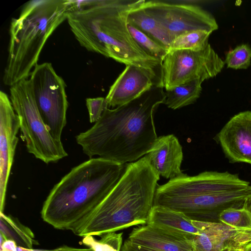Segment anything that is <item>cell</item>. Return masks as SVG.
<instances>
[{"mask_svg": "<svg viewBox=\"0 0 251 251\" xmlns=\"http://www.w3.org/2000/svg\"><path fill=\"white\" fill-rule=\"evenodd\" d=\"M193 237L147 224L133 228L127 239L157 251H195Z\"/></svg>", "mask_w": 251, "mask_h": 251, "instance_id": "cell-15", "label": "cell"}, {"mask_svg": "<svg viewBox=\"0 0 251 251\" xmlns=\"http://www.w3.org/2000/svg\"><path fill=\"white\" fill-rule=\"evenodd\" d=\"M126 167L99 157L74 167L50 190L42 218L55 228L75 234L117 184Z\"/></svg>", "mask_w": 251, "mask_h": 251, "instance_id": "cell-3", "label": "cell"}, {"mask_svg": "<svg viewBox=\"0 0 251 251\" xmlns=\"http://www.w3.org/2000/svg\"><path fill=\"white\" fill-rule=\"evenodd\" d=\"M200 230L192 240L195 251L243 250L251 243V230L215 222L192 220Z\"/></svg>", "mask_w": 251, "mask_h": 251, "instance_id": "cell-11", "label": "cell"}, {"mask_svg": "<svg viewBox=\"0 0 251 251\" xmlns=\"http://www.w3.org/2000/svg\"><path fill=\"white\" fill-rule=\"evenodd\" d=\"M211 33L207 31L196 30L182 34L173 40L169 51L179 50H202L209 44L208 41Z\"/></svg>", "mask_w": 251, "mask_h": 251, "instance_id": "cell-22", "label": "cell"}, {"mask_svg": "<svg viewBox=\"0 0 251 251\" xmlns=\"http://www.w3.org/2000/svg\"><path fill=\"white\" fill-rule=\"evenodd\" d=\"M165 97L163 88L154 86L127 103L106 108L93 126L75 136L76 143L90 158L98 155L121 164L139 160L158 138L153 114Z\"/></svg>", "mask_w": 251, "mask_h": 251, "instance_id": "cell-2", "label": "cell"}, {"mask_svg": "<svg viewBox=\"0 0 251 251\" xmlns=\"http://www.w3.org/2000/svg\"><path fill=\"white\" fill-rule=\"evenodd\" d=\"M29 79L45 124L52 137L61 141L67 123L68 107L64 80L56 74L52 64L48 62L36 65Z\"/></svg>", "mask_w": 251, "mask_h": 251, "instance_id": "cell-8", "label": "cell"}, {"mask_svg": "<svg viewBox=\"0 0 251 251\" xmlns=\"http://www.w3.org/2000/svg\"><path fill=\"white\" fill-rule=\"evenodd\" d=\"M86 103L91 123L97 122L108 106L105 98L102 97L87 98Z\"/></svg>", "mask_w": 251, "mask_h": 251, "instance_id": "cell-26", "label": "cell"}, {"mask_svg": "<svg viewBox=\"0 0 251 251\" xmlns=\"http://www.w3.org/2000/svg\"><path fill=\"white\" fill-rule=\"evenodd\" d=\"M121 251H157L137 244L132 243L127 239L122 245Z\"/></svg>", "mask_w": 251, "mask_h": 251, "instance_id": "cell-27", "label": "cell"}, {"mask_svg": "<svg viewBox=\"0 0 251 251\" xmlns=\"http://www.w3.org/2000/svg\"><path fill=\"white\" fill-rule=\"evenodd\" d=\"M144 0H73L67 20L80 46L147 72L154 86L164 88L162 62L147 54L127 28L129 12Z\"/></svg>", "mask_w": 251, "mask_h": 251, "instance_id": "cell-1", "label": "cell"}, {"mask_svg": "<svg viewBox=\"0 0 251 251\" xmlns=\"http://www.w3.org/2000/svg\"><path fill=\"white\" fill-rule=\"evenodd\" d=\"M73 0H34L11 20L8 55L3 81L10 87L28 78L49 37L67 20Z\"/></svg>", "mask_w": 251, "mask_h": 251, "instance_id": "cell-6", "label": "cell"}, {"mask_svg": "<svg viewBox=\"0 0 251 251\" xmlns=\"http://www.w3.org/2000/svg\"><path fill=\"white\" fill-rule=\"evenodd\" d=\"M143 2L129 12L127 18V24L133 25L169 51L172 43L169 35L161 25L143 8Z\"/></svg>", "mask_w": 251, "mask_h": 251, "instance_id": "cell-18", "label": "cell"}, {"mask_svg": "<svg viewBox=\"0 0 251 251\" xmlns=\"http://www.w3.org/2000/svg\"><path fill=\"white\" fill-rule=\"evenodd\" d=\"M147 224L191 237L200 233L199 229L185 214L160 205H153Z\"/></svg>", "mask_w": 251, "mask_h": 251, "instance_id": "cell-17", "label": "cell"}, {"mask_svg": "<svg viewBox=\"0 0 251 251\" xmlns=\"http://www.w3.org/2000/svg\"><path fill=\"white\" fill-rule=\"evenodd\" d=\"M159 179L145 156L126 164L117 184L75 234L101 236L147 224Z\"/></svg>", "mask_w": 251, "mask_h": 251, "instance_id": "cell-5", "label": "cell"}, {"mask_svg": "<svg viewBox=\"0 0 251 251\" xmlns=\"http://www.w3.org/2000/svg\"><path fill=\"white\" fill-rule=\"evenodd\" d=\"M123 233L111 232L104 234L99 240L93 236L83 237L82 243L93 251H121L123 244Z\"/></svg>", "mask_w": 251, "mask_h": 251, "instance_id": "cell-24", "label": "cell"}, {"mask_svg": "<svg viewBox=\"0 0 251 251\" xmlns=\"http://www.w3.org/2000/svg\"><path fill=\"white\" fill-rule=\"evenodd\" d=\"M154 86L147 72L135 66L126 65L110 87L105 99L108 106L118 107L134 100Z\"/></svg>", "mask_w": 251, "mask_h": 251, "instance_id": "cell-14", "label": "cell"}, {"mask_svg": "<svg viewBox=\"0 0 251 251\" xmlns=\"http://www.w3.org/2000/svg\"><path fill=\"white\" fill-rule=\"evenodd\" d=\"M0 234L6 239L14 241L17 246L32 249L33 245H37L34 235L27 226L18 220L0 212Z\"/></svg>", "mask_w": 251, "mask_h": 251, "instance_id": "cell-20", "label": "cell"}, {"mask_svg": "<svg viewBox=\"0 0 251 251\" xmlns=\"http://www.w3.org/2000/svg\"><path fill=\"white\" fill-rule=\"evenodd\" d=\"M243 251H245L244 250H243Z\"/></svg>", "mask_w": 251, "mask_h": 251, "instance_id": "cell-32", "label": "cell"}, {"mask_svg": "<svg viewBox=\"0 0 251 251\" xmlns=\"http://www.w3.org/2000/svg\"><path fill=\"white\" fill-rule=\"evenodd\" d=\"M47 251H93V250L90 248L79 249L68 246H63L55 249L48 250Z\"/></svg>", "mask_w": 251, "mask_h": 251, "instance_id": "cell-29", "label": "cell"}, {"mask_svg": "<svg viewBox=\"0 0 251 251\" xmlns=\"http://www.w3.org/2000/svg\"><path fill=\"white\" fill-rule=\"evenodd\" d=\"M145 156L160 176L172 179L185 175L180 170L183 160L182 148L173 134L158 137Z\"/></svg>", "mask_w": 251, "mask_h": 251, "instance_id": "cell-16", "label": "cell"}, {"mask_svg": "<svg viewBox=\"0 0 251 251\" xmlns=\"http://www.w3.org/2000/svg\"><path fill=\"white\" fill-rule=\"evenodd\" d=\"M20 121L10 98L0 92V212L4 208L7 184L18 142Z\"/></svg>", "mask_w": 251, "mask_h": 251, "instance_id": "cell-12", "label": "cell"}, {"mask_svg": "<svg viewBox=\"0 0 251 251\" xmlns=\"http://www.w3.org/2000/svg\"><path fill=\"white\" fill-rule=\"evenodd\" d=\"M251 198V185L237 174L205 171L187 174L158 185L154 204L185 214L193 220L219 222V215Z\"/></svg>", "mask_w": 251, "mask_h": 251, "instance_id": "cell-4", "label": "cell"}, {"mask_svg": "<svg viewBox=\"0 0 251 251\" xmlns=\"http://www.w3.org/2000/svg\"><path fill=\"white\" fill-rule=\"evenodd\" d=\"M127 28L135 42L147 54L163 61L168 52L167 49L157 43L133 25L127 24Z\"/></svg>", "mask_w": 251, "mask_h": 251, "instance_id": "cell-23", "label": "cell"}, {"mask_svg": "<svg viewBox=\"0 0 251 251\" xmlns=\"http://www.w3.org/2000/svg\"><path fill=\"white\" fill-rule=\"evenodd\" d=\"M251 48L248 44H241L229 50L225 63L227 68L233 69H246L251 65Z\"/></svg>", "mask_w": 251, "mask_h": 251, "instance_id": "cell-25", "label": "cell"}, {"mask_svg": "<svg viewBox=\"0 0 251 251\" xmlns=\"http://www.w3.org/2000/svg\"><path fill=\"white\" fill-rule=\"evenodd\" d=\"M244 250L245 251H251V243L248 245Z\"/></svg>", "mask_w": 251, "mask_h": 251, "instance_id": "cell-30", "label": "cell"}, {"mask_svg": "<svg viewBox=\"0 0 251 251\" xmlns=\"http://www.w3.org/2000/svg\"><path fill=\"white\" fill-rule=\"evenodd\" d=\"M17 245L10 240H6L0 234V251H16Z\"/></svg>", "mask_w": 251, "mask_h": 251, "instance_id": "cell-28", "label": "cell"}, {"mask_svg": "<svg viewBox=\"0 0 251 251\" xmlns=\"http://www.w3.org/2000/svg\"><path fill=\"white\" fill-rule=\"evenodd\" d=\"M202 82L195 79L166 90L163 103L169 108L176 109L194 103L201 95Z\"/></svg>", "mask_w": 251, "mask_h": 251, "instance_id": "cell-19", "label": "cell"}, {"mask_svg": "<svg viewBox=\"0 0 251 251\" xmlns=\"http://www.w3.org/2000/svg\"><path fill=\"white\" fill-rule=\"evenodd\" d=\"M10 99L18 116L27 151L46 164L68 156L61 141L49 132L37 107L29 78L10 87Z\"/></svg>", "mask_w": 251, "mask_h": 251, "instance_id": "cell-7", "label": "cell"}, {"mask_svg": "<svg viewBox=\"0 0 251 251\" xmlns=\"http://www.w3.org/2000/svg\"><path fill=\"white\" fill-rule=\"evenodd\" d=\"M225 64L210 44L201 50L170 51L162 61L164 87L169 90L195 79L203 81L216 76Z\"/></svg>", "mask_w": 251, "mask_h": 251, "instance_id": "cell-9", "label": "cell"}, {"mask_svg": "<svg viewBox=\"0 0 251 251\" xmlns=\"http://www.w3.org/2000/svg\"><path fill=\"white\" fill-rule=\"evenodd\" d=\"M142 6L161 25L172 42L179 36L188 32L205 30L212 33L218 28L215 18L194 4L144 0Z\"/></svg>", "mask_w": 251, "mask_h": 251, "instance_id": "cell-10", "label": "cell"}, {"mask_svg": "<svg viewBox=\"0 0 251 251\" xmlns=\"http://www.w3.org/2000/svg\"><path fill=\"white\" fill-rule=\"evenodd\" d=\"M243 251V250H236V251Z\"/></svg>", "mask_w": 251, "mask_h": 251, "instance_id": "cell-31", "label": "cell"}, {"mask_svg": "<svg viewBox=\"0 0 251 251\" xmlns=\"http://www.w3.org/2000/svg\"><path fill=\"white\" fill-rule=\"evenodd\" d=\"M230 163L251 165V111L233 116L216 136Z\"/></svg>", "mask_w": 251, "mask_h": 251, "instance_id": "cell-13", "label": "cell"}, {"mask_svg": "<svg viewBox=\"0 0 251 251\" xmlns=\"http://www.w3.org/2000/svg\"><path fill=\"white\" fill-rule=\"evenodd\" d=\"M219 221L236 228L251 230V198L238 207H230L219 215Z\"/></svg>", "mask_w": 251, "mask_h": 251, "instance_id": "cell-21", "label": "cell"}]
</instances>
